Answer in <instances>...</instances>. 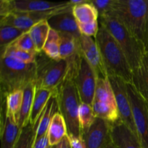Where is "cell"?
<instances>
[{
    "mask_svg": "<svg viewBox=\"0 0 148 148\" xmlns=\"http://www.w3.org/2000/svg\"><path fill=\"white\" fill-rule=\"evenodd\" d=\"M110 14L146 46L148 38V0H114Z\"/></svg>",
    "mask_w": 148,
    "mask_h": 148,
    "instance_id": "obj_2",
    "label": "cell"
},
{
    "mask_svg": "<svg viewBox=\"0 0 148 148\" xmlns=\"http://www.w3.org/2000/svg\"><path fill=\"white\" fill-rule=\"evenodd\" d=\"M62 8L57 9V10H53V11L38 13L12 12L7 15L1 17L0 25L12 26V27L20 29L25 32H27L36 23H39L42 20H47L51 16L53 15L54 13H56L58 10Z\"/></svg>",
    "mask_w": 148,
    "mask_h": 148,
    "instance_id": "obj_11",
    "label": "cell"
},
{
    "mask_svg": "<svg viewBox=\"0 0 148 148\" xmlns=\"http://www.w3.org/2000/svg\"><path fill=\"white\" fill-rule=\"evenodd\" d=\"M21 130L14 117L7 114L5 121L1 125V148L14 147Z\"/></svg>",
    "mask_w": 148,
    "mask_h": 148,
    "instance_id": "obj_17",
    "label": "cell"
},
{
    "mask_svg": "<svg viewBox=\"0 0 148 148\" xmlns=\"http://www.w3.org/2000/svg\"><path fill=\"white\" fill-rule=\"evenodd\" d=\"M62 143V142H61ZM61 143H59V144L56 145H54V146H49V148H60L61 147Z\"/></svg>",
    "mask_w": 148,
    "mask_h": 148,
    "instance_id": "obj_39",
    "label": "cell"
},
{
    "mask_svg": "<svg viewBox=\"0 0 148 148\" xmlns=\"http://www.w3.org/2000/svg\"><path fill=\"white\" fill-rule=\"evenodd\" d=\"M67 137L72 148H87L82 137H75L68 134Z\"/></svg>",
    "mask_w": 148,
    "mask_h": 148,
    "instance_id": "obj_36",
    "label": "cell"
},
{
    "mask_svg": "<svg viewBox=\"0 0 148 148\" xmlns=\"http://www.w3.org/2000/svg\"><path fill=\"white\" fill-rule=\"evenodd\" d=\"M1 52H4L14 57V59L25 64L35 63L36 60V55H37V53L36 52L25 51L14 47L12 44L4 49H1Z\"/></svg>",
    "mask_w": 148,
    "mask_h": 148,
    "instance_id": "obj_32",
    "label": "cell"
},
{
    "mask_svg": "<svg viewBox=\"0 0 148 148\" xmlns=\"http://www.w3.org/2000/svg\"><path fill=\"white\" fill-rule=\"evenodd\" d=\"M67 2H49L37 0H1L0 16L3 17L12 12H46L65 7Z\"/></svg>",
    "mask_w": 148,
    "mask_h": 148,
    "instance_id": "obj_10",
    "label": "cell"
},
{
    "mask_svg": "<svg viewBox=\"0 0 148 148\" xmlns=\"http://www.w3.org/2000/svg\"><path fill=\"white\" fill-rule=\"evenodd\" d=\"M72 6L68 1L66 7L58 10L47 20L51 28L59 33H65L79 38L81 33L79 32L78 23L72 12Z\"/></svg>",
    "mask_w": 148,
    "mask_h": 148,
    "instance_id": "obj_12",
    "label": "cell"
},
{
    "mask_svg": "<svg viewBox=\"0 0 148 148\" xmlns=\"http://www.w3.org/2000/svg\"><path fill=\"white\" fill-rule=\"evenodd\" d=\"M95 39L108 77H119L127 83L132 84V69L124 51L112 35L101 23Z\"/></svg>",
    "mask_w": 148,
    "mask_h": 148,
    "instance_id": "obj_1",
    "label": "cell"
},
{
    "mask_svg": "<svg viewBox=\"0 0 148 148\" xmlns=\"http://www.w3.org/2000/svg\"><path fill=\"white\" fill-rule=\"evenodd\" d=\"M110 137L115 148H143L138 137L120 119L110 124Z\"/></svg>",
    "mask_w": 148,
    "mask_h": 148,
    "instance_id": "obj_15",
    "label": "cell"
},
{
    "mask_svg": "<svg viewBox=\"0 0 148 148\" xmlns=\"http://www.w3.org/2000/svg\"><path fill=\"white\" fill-rule=\"evenodd\" d=\"M127 91L137 137L143 148H148V102L132 84L127 83Z\"/></svg>",
    "mask_w": 148,
    "mask_h": 148,
    "instance_id": "obj_7",
    "label": "cell"
},
{
    "mask_svg": "<svg viewBox=\"0 0 148 148\" xmlns=\"http://www.w3.org/2000/svg\"><path fill=\"white\" fill-rule=\"evenodd\" d=\"M67 135V128L64 119L60 113L53 116L48 130L49 145L54 146L59 144Z\"/></svg>",
    "mask_w": 148,
    "mask_h": 148,
    "instance_id": "obj_21",
    "label": "cell"
},
{
    "mask_svg": "<svg viewBox=\"0 0 148 148\" xmlns=\"http://www.w3.org/2000/svg\"><path fill=\"white\" fill-rule=\"evenodd\" d=\"M36 128L29 123L21 130L19 138L13 148H32L36 139Z\"/></svg>",
    "mask_w": 148,
    "mask_h": 148,
    "instance_id": "obj_31",
    "label": "cell"
},
{
    "mask_svg": "<svg viewBox=\"0 0 148 148\" xmlns=\"http://www.w3.org/2000/svg\"><path fill=\"white\" fill-rule=\"evenodd\" d=\"M59 113L66 122L68 135L82 137L79 120V108L81 101L74 79L66 76L56 92Z\"/></svg>",
    "mask_w": 148,
    "mask_h": 148,
    "instance_id": "obj_4",
    "label": "cell"
},
{
    "mask_svg": "<svg viewBox=\"0 0 148 148\" xmlns=\"http://www.w3.org/2000/svg\"><path fill=\"white\" fill-rule=\"evenodd\" d=\"M99 23L105 26L119 43L133 72L138 67L145 53V45L132 34L118 19L110 14L99 17Z\"/></svg>",
    "mask_w": 148,
    "mask_h": 148,
    "instance_id": "obj_5",
    "label": "cell"
},
{
    "mask_svg": "<svg viewBox=\"0 0 148 148\" xmlns=\"http://www.w3.org/2000/svg\"><path fill=\"white\" fill-rule=\"evenodd\" d=\"M49 146L50 145H49V137H48L47 133L38 138L35 139L32 148H49Z\"/></svg>",
    "mask_w": 148,
    "mask_h": 148,
    "instance_id": "obj_37",
    "label": "cell"
},
{
    "mask_svg": "<svg viewBox=\"0 0 148 148\" xmlns=\"http://www.w3.org/2000/svg\"><path fill=\"white\" fill-rule=\"evenodd\" d=\"M28 32V31H27ZM25 33L20 29L9 25H1L0 27V46L1 49L7 47L14 43L18 38Z\"/></svg>",
    "mask_w": 148,
    "mask_h": 148,
    "instance_id": "obj_30",
    "label": "cell"
},
{
    "mask_svg": "<svg viewBox=\"0 0 148 148\" xmlns=\"http://www.w3.org/2000/svg\"><path fill=\"white\" fill-rule=\"evenodd\" d=\"M92 107L96 118L106 120L110 124L119 120V114L116 105L93 101Z\"/></svg>",
    "mask_w": 148,
    "mask_h": 148,
    "instance_id": "obj_24",
    "label": "cell"
},
{
    "mask_svg": "<svg viewBox=\"0 0 148 148\" xmlns=\"http://www.w3.org/2000/svg\"><path fill=\"white\" fill-rule=\"evenodd\" d=\"M50 29L51 27L47 20H42L36 23L29 30L30 36L34 43L38 53H40L43 51V46L49 36Z\"/></svg>",
    "mask_w": 148,
    "mask_h": 148,
    "instance_id": "obj_25",
    "label": "cell"
},
{
    "mask_svg": "<svg viewBox=\"0 0 148 148\" xmlns=\"http://www.w3.org/2000/svg\"><path fill=\"white\" fill-rule=\"evenodd\" d=\"M79 40L81 53L93 68L98 78L108 77L102 56L95 39L81 35Z\"/></svg>",
    "mask_w": 148,
    "mask_h": 148,
    "instance_id": "obj_13",
    "label": "cell"
},
{
    "mask_svg": "<svg viewBox=\"0 0 148 148\" xmlns=\"http://www.w3.org/2000/svg\"><path fill=\"white\" fill-rule=\"evenodd\" d=\"M105 148H115V147H114V145H113V144L111 143H111H110L109 144H108Z\"/></svg>",
    "mask_w": 148,
    "mask_h": 148,
    "instance_id": "obj_40",
    "label": "cell"
},
{
    "mask_svg": "<svg viewBox=\"0 0 148 148\" xmlns=\"http://www.w3.org/2000/svg\"><path fill=\"white\" fill-rule=\"evenodd\" d=\"M12 45H13L14 47L17 48V49L25 51L38 53L34 43H33V40H32L31 37H30L29 31L25 32L24 34L22 35L14 43H12Z\"/></svg>",
    "mask_w": 148,
    "mask_h": 148,
    "instance_id": "obj_33",
    "label": "cell"
},
{
    "mask_svg": "<svg viewBox=\"0 0 148 148\" xmlns=\"http://www.w3.org/2000/svg\"><path fill=\"white\" fill-rule=\"evenodd\" d=\"M115 95L119 119L125 124L137 137V130L133 119L132 106L127 91V83L121 78L116 76L108 77Z\"/></svg>",
    "mask_w": 148,
    "mask_h": 148,
    "instance_id": "obj_9",
    "label": "cell"
},
{
    "mask_svg": "<svg viewBox=\"0 0 148 148\" xmlns=\"http://www.w3.org/2000/svg\"><path fill=\"white\" fill-rule=\"evenodd\" d=\"M36 64H25L4 52H1L0 84L2 98L16 90H23L31 83L36 84Z\"/></svg>",
    "mask_w": 148,
    "mask_h": 148,
    "instance_id": "obj_3",
    "label": "cell"
},
{
    "mask_svg": "<svg viewBox=\"0 0 148 148\" xmlns=\"http://www.w3.org/2000/svg\"><path fill=\"white\" fill-rule=\"evenodd\" d=\"M36 91V84L31 83L23 90V101L21 108L17 116V123L23 129L30 123V117Z\"/></svg>",
    "mask_w": 148,
    "mask_h": 148,
    "instance_id": "obj_19",
    "label": "cell"
},
{
    "mask_svg": "<svg viewBox=\"0 0 148 148\" xmlns=\"http://www.w3.org/2000/svg\"><path fill=\"white\" fill-rule=\"evenodd\" d=\"M93 101L116 105L115 95L108 77L106 78H98Z\"/></svg>",
    "mask_w": 148,
    "mask_h": 148,
    "instance_id": "obj_26",
    "label": "cell"
},
{
    "mask_svg": "<svg viewBox=\"0 0 148 148\" xmlns=\"http://www.w3.org/2000/svg\"><path fill=\"white\" fill-rule=\"evenodd\" d=\"M81 35L95 38L99 29V22L95 21L87 24H78Z\"/></svg>",
    "mask_w": 148,
    "mask_h": 148,
    "instance_id": "obj_35",
    "label": "cell"
},
{
    "mask_svg": "<svg viewBox=\"0 0 148 148\" xmlns=\"http://www.w3.org/2000/svg\"><path fill=\"white\" fill-rule=\"evenodd\" d=\"M56 92L51 97L48 101L44 110L42 112L40 118L38 120L34 127L36 128V139L47 134L49 126L52 121L53 116L59 113V105L56 96Z\"/></svg>",
    "mask_w": 148,
    "mask_h": 148,
    "instance_id": "obj_16",
    "label": "cell"
},
{
    "mask_svg": "<svg viewBox=\"0 0 148 148\" xmlns=\"http://www.w3.org/2000/svg\"><path fill=\"white\" fill-rule=\"evenodd\" d=\"M145 49H146V51L148 53V38H147V43H146V46H145Z\"/></svg>",
    "mask_w": 148,
    "mask_h": 148,
    "instance_id": "obj_41",
    "label": "cell"
},
{
    "mask_svg": "<svg viewBox=\"0 0 148 148\" xmlns=\"http://www.w3.org/2000/svg\"><path fill=\"white\" fill-rule=\"evenodd\" d=\"M36 64V88L56 92L69 72L67 61L62 59H52L41 51L37 53Z\"/></svg>",
    "mask_w": 148,
    "mask_h": 148,
    "instance_id": "obj_6",
    "label": "cell"
},
{
    "mask_svg": "<svg viewBox=\"0 0 148 148\" xmlns=\"http://www.w3.org/2000/svg\"><path fill=\"white\" fill-rule=\"evenodd\" d=\"M73 79L82 103L92 105L95 96L98 76L82 53Z\"/></svg>",
    "mask_w": 148,
    "mask_h": 148,
    "instance_id": "obj_8",
    "label": "cell"
},
{
    "mask_svg": "<svg viewBox=\"0 0 148 148\" xmlns=\"http://www.w3.org/2000/svg\"><path fill=\"white\" fill-rule=\"evenodd\" d=\"M72 12L78 24H87L98 21L99 19V14L90 3V0L85 4L74 6Z\"/></svg>",
    "mask_w": 148,
    "mask_h": 148,
    "instance_id": "obj_23",
    "label": "cell"
},
{
    "mask_svg": "<svg viewBox=\"0 0 148 148\" xmlns=\"http://www.w3.org/2000/svg\"><path fill=\"white\" fill-rule=\"evenodd\" d=\"M96 119L92 105L81 103L79 108V120L82 134L88 131Z\"/></svg>",
    "mask_w": 148,
    "mask_h": 148,
    "instance_id": "obj_28",
    "label": "cell"
},
{
    "mask_svg": "<svg viewBox=\"0 0 148 148\" xmlns=\"http://www.w3.org/2000/svg\"><path fill=\"white\" fill-rule=\"evenodd\" d=\"M132 85L148 102V53L143 56L138 67L133 71Z\"/></svg>",
    "mask_w": 148,
    "mask_h": 148,
    "instance_id": "obj_18",
    "label": "cell"
},
{
    "mask_svg": "<svg viewBox=\"0 0 148 148\" xmlns=\"http://www.w3.org/2000/svg\"><path fill=\"white\" fill-rule=\"evenodd\" d=\"M60 148H72L71 145L69 143V139H68L67 135L62 140V143H61V147Z\"/></svg>",
    "mask_w": 148,
    "mask_h": 148,
    "instance_id": "obj_38",
    "label": "cell"
},
{
    "mask_svg": "<svg viewBox=\"0 0 148 148\" xmlns=\"http://www.w3.org/2000/svg\"><path fill=\"white\" fill-rule=\"evenodd\" d=\"M90 3L97 10L99 17H101L111 11L114 6V0H90Z\"/></svg>",
    "mask_w": 148,
    "mask_h": 148,
    "instance_id": "obj_34",
    "label": "cell"
},
{
    "mask_svg": "<svg viewBox=\"0 0 148 148\" xmlns=\"http://www.w3.org/2000/svg\"><path fill=\"white\" fill-rule=\"evenodd\" d=\"M87 148H105L111 143L110 123L96 118L90 128L82 134Z\"/></svg>",
    "mask_w": 148,
    "mask_h": 148,
    "instance_id": "obj_14",
    "label": "cell"
},
{
    "mask_svg": "<svg viewBox=\"0 0 148 148\" xmlns=\"http://www.w3.org/2000/svg\"><path fill=\"white\" fill-rule=\"evenodd\" d=\"M55 92L46 89L36 88L33 106L30 117V124L34 126L40 118L48 101Z\"/></svg>",
    "mask_w": 148,
    "mask_h": 148,
    "instance_id": "obj_20",
    "label": "cell"
},
{
    "mask_svg": "<svg viewBox=\"0 0 148 148\" xmlns=\"http://www.w3.org/2000/svg\"><path fill=\"white\" fill-rule=\"evenodd\" d=\"M42 51L51 59L55 60L61 59L60 36L57 31L52 28L50 29L49 36Z\"/></svg>",
    "mask_w": 148,
    "mask_h": 148,
    "instance_id": "obj_27",
    "label": "cell"
},
{
    "mask_svg": "<svg viewBox=\"0 0 148 148\" xmlns=\"http://www.w3.org/2000/svg\"><path fill=\"white\" fill-rule=\"evenodd\" d=\"M59 36L61 59L69 60L80 54L79 38H77L72 35L65 33H59Z\"/></svg>",
    "mask_w": 148,
    "mask_h": 148,
    "instance_id": "obj_22",
    "label": "cell"
},
{
    "mask_svg": "<svg viewBox=\"0 0 148 148\" xmlns=\"http://www.w3.org/2000/svg\"><path fill=\"white\" fill-rule=\"evenodd\" d=\"M5 100L7 103V114L14 117L17 122V116L20 112L23 101V90H20L11 92L7 95Z\"/></svg>",
    "mask_w": 148,
    "mask_h": 148,
    "instance_id": "obj_29",
    "label": "cell"
}]
</instances>
